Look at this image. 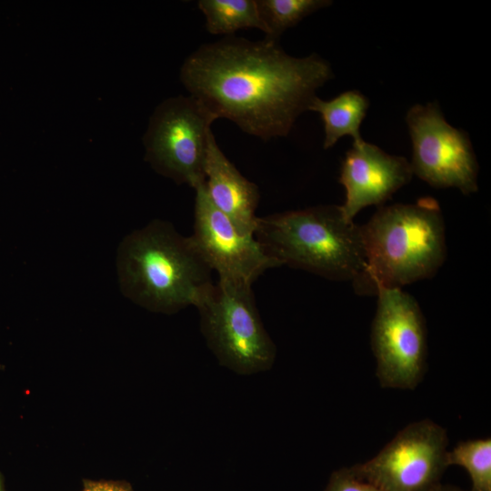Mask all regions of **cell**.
<instances>
[{
    "label": "cell",
    "mask_w": 491,
    "mask_h": 491,
    "mask_svg": "<svg viewBox=\"0 0 491 491\" xmlns=\"http://www.w3.org/2000/svg\"><path fill=\"white\" fill-rule=\"evenodd\" d=\"M197 6L205 17L212 35H233L235 31L257 28L263 31L256 0H199Z\"/></svg>",
    "instance_id": "14"
},
{
    "label": "cell",
    "mask_w": 491,
    "mask_h": 491,
    "mask_svg": "<svg viewBox=\"0 0 491 491\" xmlns=\"http://www.w3.org/2000/svg\"><path fill=\"white\" fill-rule=\"evenodd\" d=\"M254 235L281 266L329 280L353 284L365 268L360 225L346 219L340 205H317L258 217Z\"/></svg>",
    "instance_id": "4"
},
{
    "label": "cell",
    "mask_w": 491,
    "mask_h": 491,
    "mask_svg": "<svg viewBox=\"0 0 491 491\" xmlns=\"http://www.w3.org/2000/svg\"><path fill=\"white\" fill-rule=\"evenodd\" d=\"M124 295L152 311L175 313L195 306L213 284L212 270L190 236L155 220L129 234L117 254Z\"/></svg>",
    "instance_id": "3"
},
{
    "label": "cell",
    "mask_w": 491,
    "mask_h": 491,
    "mask_svg": "<svg viewBox=\"0 0 491 491\" xmlns=\"http://www.w3.org/2000/svg\"><path fill=\"white\" fill-rule=\"evenodd\" d=\"M331 4L328 0H256L265 38L278 42L286 29Z\"/></svg>",
    "instance_id": "15"
},
{
    "label": "cell",
    "mask_w": 491,
    "mask_h": 491,
    "mask_svg": "<svg viewBox=\"0 0 491 491\" xmlns=\"http://www.w3.org/2000/svg\"><path fill=\"white\" fill-rule=\"evenodd\" d=\"M413 176L410 162L389 155L364 139L353 142L342 161L339 182L346 189L340 205L345 217L353 221L360 210L385 202Z\"/></svg>",
    "instance_id": "11"
},
{
    "label": "cell",
    "mask_w": 491,
    "mask_h": 491,
    "mask_svg": "<svg viewBox=\"0 0 491 491\" xmlns=\"http://www.w3.org/2000/svg\"><path fill=\"white\" fill-rule=\"evenodd\" d=\"M205 188L213 205L240 234L254 235L258 218L256 210L260 199L258 187L243 176L228 160L214 134L207 147Z\"/></svg>",
    "instance_id": "12"
},
{
    "label": "cell",
    "mask_w": 491,
    "mask_h": 491,
    "mask_svg": "<svg viewBox=\"0 0 491 491\" xmlns=\"http://www.w3.org/2000/svg\"><path fill=\"white\" fill-rule=\"evenodd\" d=\"M82 491H134L131 484L125 480H83Z\"/></svg>",
    "instance_id": "18"
},
{
    "label": "cell",
    "mask_w": 491,
    "mask_h": 491,
    "mask_svg": "<svg viewBox=\"0 0 491 491\" xmlns=\"http://www.w3.org/2000/svg\"><path fill=\"white\" fill-rule=\"evenodd\" d=\"M406 121L412 142L413 175L436 188L476 193L478 164L469 136L447 123L438 103L414 105Z\"/></svg>",
    "instance_id": "9"
},
{
    "label": "cell",
    "mask_w": 491,
    "mask_h": 491,
    "mask_svg": "<svg viewBox=\"0 0 491 491\" xmlns=\"http://www.w3.org/2000/svg\"><path fill=\"white\" fill-rule=\"evenodd\" d=\"M331 78L330 64L316 54L295 57L278 42L231 35L202 45L180 70L190 95L216 119L265 141L286 136Z\"/></svg>",
    "instance_id": "1"
},
{
    "label": "cell",
    "mask_w": 491,
    "mask_h": 491,
    "mask_svg": "<svg viewBox=\"0 0 491 491\" xmlns=\"http://www.w3.org/2000/svg\"><path fill=\"white\" fill-rule=\"evenodd\" d=\"M434 491H463L460 488L453 486H443L442 484Z\"/></svg>",
    "instance_id": "19"
},
{
    "label": "cell",
    "mask_w": 491,
    "mask_h": 491,
    "mask_svg": "<svg viewBox=\"0 0 491 491\" xmlns=\"http://www.w3.org/2000/svg\"><path fill=\"white\" fill-rule=\"evenodd\" d=\"M360 232L366 265L352 284L358 295L432 278L446 258L443 214L430 196L380 206Z\"/></svg>",
    "instance_id": "2"
},
{
    "label": "cell",
    "mask_w": 491,
    "mask_h": 491,
    "mask_svg": "<svg viewBox=\"0 0 491 491\" xmlns=\"http://www.w3.org/2000/svg\"><path fill=\"white\" fill-rule=\"evenodd\" d=\"M0 491H6L5 486V478L1 472H0Z\"/></svg>",
    "instance_id": "20"
},
{
    "label": "cell",
    "mask_w": 491,
    "mask_h": 491,
    "mask_svg": "<svg viewBox=\"0 0 491 491\" xmlns=\"http://www.w3.org/2000/svg\"><path fill=\"white\" fill-rule=\"evenodd\" d=\"M194 231L197 251L218 280L252 286L266 270L281 266L255 235L240 234L209 199L205 182L195 189Z\"/></svg>",
    "instance_id": "10"
},
{
    "label": "cell",
    "mask_w": 491,
    "mask_h": 491,
    "mask_svg": "<svg viewBox=\"0 0 491 491\" xmlns=\"http://www.w3.org/2000/svg\"><path fill=\"white\" fill-rule=\"evenodd\" d=\"M447 446L446 429L423 419L400 430L373 458L349 469L380 491H434L449 466Z\"/></svg>",
    "instance_id": "8"
},
{
    "label": "cell",
    "mask_w": 491,
    "mask_h": 491,
    "mask_svg": "<svg viewBox=\"0 0 491 491\" xmlns=\"http://www.w3.org/2000/svg\"><path fill=\"white\" fill-rule=\"evenodd\" d=\"M369 106L368 99L357 90H348L325 101L316 96L308 111L319 114L324 124V148L328 149L345 135L361 141L360 125Z\"/></svg>",
    "instance_id": "13"
},
{
    "label": "cell",
    "mask_w": 491,
    "mask_h": 491,
    "mask_svg": "<svg viewBox=\"0 0 491 491\" xmlns=\"http://www.w3.org/2000/svg\"><path fill=\"white\" fill-rule=\"evenodd\" d=\"M215 120L191 95L165 100L152 115L145 135L146 160L159 174L195 189L205 182Z\"/></svg>",
    "instance_id": "7"
},
{
    "label": "cell",
    "mask_w": 491,
    "mask_h": 491,
    "mask_svg": "<svg viewBox=\"0 0 491 491\" xmlns=\"http://www.w3.org/2000/svg\"><path fill=\"white\" fill-rule=\"evenodd\" d=\"M371 326L376 374L382 387L415 389L426 369L427 337L417 301L402 288L381 289Z\"/></svg>",
    "instance_id": "6"
},
{
    "label": "cell",
    "mask_w": 491,
    "mask_h": 491,
    "mask_svg": "<svg viewBox=\"0 0 491 491\" xmlns=\"http://www.w3.org/2000/svg\"><path fill=\"white\" fill-rule=\"evenodd\" d=\"M196 307L201 331L222 365L239 374L272 366L276 346L261 321L252 286L218 280Z\"/></svg>",
    "instance_id": "5"
},
{
    "label": "cell",
    "mask_w": 491,
    "mask_h": 491,
    "mask_svg": "<svg viewBox=\"0 0 491 491\" xmlns=\"http://www.w3.org/2000/svg\"><path fill=\"white\" fill-rule=\"evenodd\" d=\"M448 466H459L469 474L471 491H491V438L459 442L447 452Z\"/></svg>",
    "instance_id": "16"
},
{
    "label": "cell",
    "mask_w": 491,
    "mask_h": 491,
    "mask_svg": "<svg viewBox=\"0 0 491 491\" xmlns=\"http://www.w3.org/2000/svg\"><path fill=\"white\" fill-rule=\"evenodd\" d=\"M325 491H380L372 485L356 477L349 467L333 472Z\"/></svg>",
    "instance_id": "17"
}]
</instances>
